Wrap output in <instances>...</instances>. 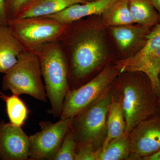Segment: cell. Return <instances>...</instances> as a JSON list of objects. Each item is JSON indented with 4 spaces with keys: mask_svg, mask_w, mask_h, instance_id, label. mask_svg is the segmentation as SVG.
I'll return each instance as SVG.
<instances>
[{
    "mask_svg": "<svg viewBox=\"0 0 160 160\" xmlns=\"http://www.w3.org/2000/svg\"><path fill=\"white\" fill-rule=\"evenodd\" d=\"M69 64V83H85L118 60L107 27L101 15L74 21L59 41Z\"/></svg>",
    "mask_w": 160,
    "mask_h": 160,
    "instance_id": "6da1fadb",
    "label": "cell"
},
{
    "mask_svg": "<svg viewBox=\"0 0 160 160\" xmlns=\"http://www.w3.org/2000/svg\"><path fill=\"white\" fill-rule=\"evenodd\" d=\"M115 84L122 92L126 132L129 134L139 123L158 113L156 97L149 78L141 72H121Z\"/></svg>",
    "mask_w": 160,
    "mask_h": 160,
    "instance_id": "7a4b0ae2",
    "label": "cell"
},
{
    "mask_svg": "<svg viewBox=\"0 0 160 160\" xmlns=\"http://www.w3.org/2000/svg\"><path fill=\"white\" fill-rule=\"evenodd\" d=\"M37 55L51 109L55 118L60 117L63 103L70 89L68 58L59 42H52L33 50Z\"/></svg>",
    "mask_w": 160,
    "mask_h": 160,
    "instance_id": "3957f363",
    "label": "cell"
},
{
    "mask_svg": "<svg viewBox=\"0 0 160 160\" xmlns=\"http://www.w3.org/2000/svg\"><path fill=\"white\" fill-rule=\"evenodd\" d=\"M42 77L37 55L33 51L23 50L16 64L5 73L2 82V89L18 96L29 95L45 102L47 97Z\"/></svg>",
    "mask_w": 160,
    "mask_h": 160,
    "instance_id": "277c9868",
    "label": "cell"
},
{
    "mask_svg": "<svg viewBox=\"0 0 160 160\" xmlns=\"http://www.w3.org/2000/svg\"><path fill=\"white\" fill-rule=\"evenodd\" d=\"M113 98L109 90L72 118L70 128L76 141L77 149L85 146L96 149L102 148L107 136L106 120Z\"/></svg>",
    "mask_w": 160,
    "mask_h": 160,
    "instance_id": "5b68a950",
    "label": "cell"
},
{
    "mask_svg": "<svg viewBox=\"0 0 160 160\" xmlns=\"http://www.w3.org/2000/svg\"><path fill=\"white\" fill-rule=\"evenodd\" d=\"M69 24L39 17L11 19L7 26L23 50L33 51L45 44L59 42Z\"/></svg>",
    "mask_w": 160,
    "mask_h": 160,
    "instance_id": "8992f818",
    "label": "cell"
},
{
    "mask_svg": "<svg viewBox=\"0 0 160 160\" xmlns=\"http://www.w3.org/2000/svg\"><path fill=\"white\" fill-rule=\"evenodd\" d=\"M121 73L114 62L78 88L69 89L64 100L60 118H73L109 91Z\"/></svg>",
    "mask_w": 160,
    "mask_h": 160,
    "instance_id": "52a82bcc",
    "label": "cell"
},
{
    "mask_svg": "<svg viewBox=\"0 0 160 160\" xmlns=\"http://www.w3.org/2000/svg\"><path fill=\"white\" fill-rule=\"evenodd\" d=\"M115 64L120 72H141L151 81L156 96L160 95V24L152 28L146 45L130 58L117 60Z\"/></svg>",
    "mask_w": 160,
    "mask_h": 160,
    "instance_id": "ba28073f",
    "label": "cell"
},
{
    "mask_svg": "<svg viewBox=\"0 0 160 160\" xmlns=\"http://www.w3.org/2000/svg\"><path fill=\"white\" fill-rule=\"evenodd\" d=\"M72 118L39 122L40 131L29 136V159L53 160L71 127Z\"/></svg>",
    "mask_w": 160,
    "mask_h": 160,
    "instance_id": "9c48e42d",
    "label": "cell"
},
{
    "mask_svg": "<svg viewBox=\"0 0 160 160\" xmlns=\"http://www.w3.org/2000/svg\"><path fill=\"white\" fill-rule=\"evenodd\" d=\"M152 28L136 23L107 27L118 60L130 58L139 52L146 45Z\"/></svg>",
    "mask_w": 160,
    "mask_h": 160,
    "instance_id": "30bf717a",
    "label": "cell"
},
{
    "mask_svg": "<svg viewBox=\"0 0 160 160\" xmlns=\"http://www.w3.org/2000/svg\"><path fill=\"white\" fill-rule=\"evenodd\" d=\"M131 154L133 158L142 159L160 150V115L144 120L129 133Z\"/></svg>",
    "mask_w": 160,
    "mask_h": 160,
    "instance_id": "8fae6325",
    "label": "cell"
},
{
    "mask_svg": "<svg viewBox=\"0 0 160 160\" xmlns=\"http://www.w3.org/2000/svg\"><path fill=\"white\" fill-rule=\"evenodd\" d=\"M29 136L22 127L0 121V159L29 160Z\"/></svg>",
    "mask_w": 160,
    "mask_h": 160,
    "instance_id": "7c38bea8",
    "label": "cell"
},
{
    "mask_svg": "<svg viewBox=\"0 0 160 160\" xmlns=\"http://www.w3.org/2000/svg\"><path fill=\"white\" fill-rule=\"evenodd\" d=\"M116 0H95L84 3H78L53 15L47 16L65 24H69L90 16L102 15L108 7Z\"/></svg>",
    "mask_w": 160,
    "mask_h": 160,
    "instance_id": "4fadbf2b",
    "label": "cell"
},
{
    "mask_svg": "<svg viewBox=\"0 0 160 160\" xmlns=\"http://www.w3.org/2000/svg\"><path fill=\"white\" fill-rule=\"evenodd\" d=\"M82 0H31L19 13L16 18L47 17L56 14Z\"/></svg>",
    "mask_w": 160,
    "mask_h": 160,
    "instance_id": "5bb4252c",
    "label": "cell"
},
{
    "mask_svg": "<svg viewBox=\"0 0 160 160\" xmlns=\"http://www.w3.org/2000/svg\"><path fill=\"white\" fill-rule=\"evenodd\" d=\"M22 51L8 26H0V73H6L11 69Z\"/></svg>",
    "mask_w": 160,
    "mask_h": 160,
    "instance_id": "9a60e30c",
    "label": "cell"
},
{
    "mask_svg": "<svg viewBox=\"0 0 160 160\" xmlns=\"http://www.w3.org/2000/svg\"><path fill=\"white\" fill-rule=\"evenodd\" d=\"M107 136L102 148L116 138L121 136L126 132V122L124 117L121 100L112 99L107 115L106 120Z\"/></svg>",
    "mask_w": 160,
    "mask_h": 160,
    "instance_id": "2e32d148",
    "label": "cell"
},
{
    "mask_svg": "<svg viewBox=\"0 0 160 160\" xmlns=\"http://www.w3.org/2000/svg\"><path fill=\"white\" fill-rule=\"evenodd\" d=\"M135 23L152 27L159 23V14L152 0H127Z\"/></svg>",
    "mask_w": 160,
    "mask_h": 160,
    "instance_id": "e0dca14e",
    "label": "cell"
},
{
    "mask_svg": "<svg viewBox=\"0 0 160 160\" xmlns=\"http://www.w3.org/2000/svg\"><path fill=\"white\" fill-rule=\"evenodd\" d=\"M106 27L134 24L127 0H116L101 15Z\"/></svg>",
    "mask_w": 160,
    "mask_h": 160,
    "instance_id": "ac0fdd59",
    "label": "cell"
},
{
    "mask_svg": "<svg viewBox=\"0 0 160 160\" xmlns=\"http://www.w3.org/2000/svg\"><path fill=\"white\" fill-rule=\"evenodd\" d=\"M131 154L129 134H124L110 141L108 145L102 148L98 160L128 159Z\"/></svg>",
    "mask_w": 160,
    "mask_h": 160,
    "instance_id": "d6986e66",
    "label": "cell"
},
{
    "mask_svg": "<svg viewBox=\"0 0 160 160\" xmlns=\"http://www.w3.org/2000/svg\"><path fill=\"white\" fill-rule=\"evenodd\" d=\"M1 98L6 103L9 122L22 127L26 122L30 112L26 103L17 95L6 96L2 93Z\"/></svg>",
    "mask_w": 160,
    "mask_h": 160,
    "instance_id": "ffe728a7",
    "label": "cell"
},
{
    "mask_svg": "<svg viewBox=\"0 0 160 160\" xmlns=\"http://www.w3.org/2000/svg\"><path fill=\"white\" fill-rule=\"evenodd\" d=\"M77 149V144L70 128L53 160H75Z\"/></svg>",
    "mask_w": 160,
    "mask_h": 160,
    "instance_id": "44dd1931",
    "label": "cell"
},
{
    "mask_svg": "<svg viewBox=\"0 0 160 160\" xmlns=\"http://www.w3.org/2000/svg\"><path fill=\"white\" fill-rule=\"evenodd\" d=\"M31 0H6V10L8 19L15 18Z\"/></svg>",
    "mask_w": 160,
    "mask_h": 160,
    "instance_id": "7402d4cb",
    "label": "cell"
},
{
    "mask_svg": "<svg viewBox=\"0 0 160 160\" xmlns=\"http://www.w3.org/2000/svg\"><path fill=\"white\" fill-rule=\"evenodd\" d=\"M102 148L96 149L90 146H85L77 149L75 160H98Z\"/></svg>",
    "mask_w": 160,
    "mask_h": 160,
    "instance_id": "603a6c76",
    "label": "cell"
},
{
    "mask_svg": "<svg viewBox=\"0 0 160 160\" xmlns=\"http://www.w3.org/2000/svg\"><path fill=\"white\" fill-rule=\"evenodd\" d=\"M9 21L6 10V0H0V26H7Z\"/></svg>",
    "mask_w": 160,
    "mask_h": 160,
    "instance_id": "cb8c5ba5",
    "label": "cell"
},
{
    "mask_svg": "<svg viewBox=\"0 0 160 160\" xmlns=\"http://www.w3.org/2000/svg\"><path fill=\"white\" fill-rule=\"evenodd\" d=\"M143 160H160V150L150 156L143 158Z\"/></svg>",
    "mask_w": 160,
    "mask_h": 160,
    "instance_id": "d4e9b609",
    "label": "cell"
},
{
    "mask_svg": "<svg viewBox=\"0 0 160 160\" xmlns=\"http://www.w3.org/2000/svg\"><path fill=\"white\" fill-rule=\"evenodd\" d=\"M159 14V23L160 24V0H152Z\"/></svg>",
    "mask_w": 160,
    "mask_h": 160,
    "instance_id": "484cf974",
    "label": "cell"
},
{
    "mask_svg": "<svg viewBox=\"0 0 160 160\" xmlns=\"http://www.w3.org/2000/svg\"><path fill=\"white\" fill-rule=\"evenodd\" d=\"M156 97L158 107L159 109L160 110V95Z\"/></svg>",
    "mask_w": 160,
    "mask_h": 160,
    "instance_id": "4316f807",
    "label": "cell"
},
{
    "mask_svg": "<svg viewBox=\"0 0 160 160\" xmlns=\"http://www.w3.org/2000/svg\"><path fill=\"white\" fill-rule=\"evenodd\" d=\"M84 2H92V1H95V0H82Z\"/></svg>",
    "mask_w": 160,
    "mask_h": 160,
    "instance_id": "83f0119b",
    "label": "cell"
},
{
    "mask_svg": "<svg viewBox=\"0 0 160 160\" xmlns=\"http://www.w3.org/2000/svg\"><path fill=\"white\" fill-rule=\"evenodd\" d=\"M2 93L0 92V98H1V97H2Z\"/></svg>",
    "mask_w": 160,
    "mask_h": 160,
    "instance_id": "f1b7e54d",
    "label": "cell"
},
{
    "mask_svg": "<svg viewBox=\"0 0 160 160\" xmlns=\"http://www.w3.org/2000/svg\"><path fill=\"white\" fill-rule=\"evenodd\" d=\"M159 77H160V74H159Z\"/></svg>",
    "mask_w": 160,
    "mask_h": 160,
    "instance_id": "f546056e",
    "label": "cell"
}]
</instances>
